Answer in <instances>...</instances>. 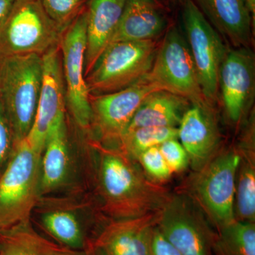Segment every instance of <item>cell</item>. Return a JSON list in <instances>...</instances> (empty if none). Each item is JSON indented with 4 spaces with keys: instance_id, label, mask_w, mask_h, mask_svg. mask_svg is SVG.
<instances>
[{
    "instance_id": "obj_1",
    "label": "cell",
    "mask_w": 255,
    "mask_h": 255,
    "mask_svg": "<svg viewBox=\"0 0 255 255\" xmlns=\"http://www.w3.org/2000/svg\"><path fill=\"white\" fill-rule=\"evenodd\" d=\"M87 191L108 220L135 219L162 209L170 194L119 147L88 142Z\"/></svg>"
},
{
    "instance_id": "obj_2",
    "label": "cell",
    "mask_w": 255,
    "mask_h": 255,
    "mask_svg": "<svg viewBox=\"0 0 255 255\" xmlns=\"http://www.w3.org/2000/svg\"><path fill=\"white\" fill-rule=\"evenodd\" d=\"M105 220L89 192L42 196L31 216L50 240L73 251H85Z\"/></svg>"
},
{
    "instance_id": "obj_3",
    "label": "cell",
    "mask_w": 255,
    "mask_h": 255,
    "mask_svg": "<svg viewBox=\"0 0 255 255\" xmlns=\"http://www.w3.org/2000/svg\"><path fill=\"white\" fill-rule=\"evenodd\" d=\"M43 80L41 55L0 57V101L16 142L27 137L39 100Z\"/></svg>"
},
{
    "instance_id": "obj_4",
    "label": "cell",
    "mask_w": 255,
    "mask_h": 255,
    "mask_svg": "<svg viewBox=\"0 0 255 255\" xmlns=\"http://www.w3.org/2000/svg\"><path fill=\"white\" fill-rule=\"evenodd\" d=\"M41 157L26 137L15 144L0 175V231L31 220L41 197Z\"/></svg>"
},
{
    "instance_id": "obj_5",
    "label": "cell",
    "mask_w": 255,
    "mask_h": 255,
    "mask_svg": "<svg viewBox=\"0 0 255 255\" xmlns=\"http://www.w3.org/2000/svg\"><path fill=\"white\" fill-rule=\"evenodd\" d=\"M158 46L157 39L111 43L85 77L90 95L121 91L145 78Z\"/></svg>"
},
{
    "instance_id": "obj_6",
    "label": "cell",
    "mask_w": 255,
    "mask_h": 255,
    "mask_svg": "<svg viewBox=\"0 0 255 255\" xmlns=\"http://www.w3.org/2000/svg\"><path fill=\"white\" fill-rule=\"evenodd\" d=\"M63 33L38 0H15L0 25V57L42 56L60 46Z\"/></svg>"
},
{
    "instance_id": "obj_7",
    "label": "cell",
    "mask_w": 255,
    "mask_h": 255,
    "mask_svg": "<svg viewBox=\"0 0 255 255\" xmlns=\"http://www.w3.org/2000/svg\"><path fill=\"white\" fill-rule=\"evenodd\" d=\"M88 144L75 150L66 115L50 132L41 157V196L87 192Z\"/></svg>"
},
{
    "instance_id": "obj_8",
    "label": "cell",
    "mask_w": 255,
    "mask_h": 255,
    "mask_svg": "<svg viewBox=\"0 0 255 255\" xmlns=\"http://www.w3.org/2000/svg\"><path fill=\"white\" fill-rule=\"evenodd\" d=\"M241 161L238 151L228 150L215 156L193 179L191 198L217 230L236 220L235 195Z\"/></svg>"
},
{
    "instance_id": "obj_9",
    "label": "cell",
    "mask_w": 255,
    "mask_h": 255,
    "mask_svg": "<svg viewBox=\"0 0 255 255\" xmlns=\"http://www.w3.org/2000/svg\"><path fill=\"white\" fill-rule=\"evenodd\" d=\"M145 78L159 90L180 96L191 105H209L201 91L187 41L175 26L167 30L159 43L152 68Z\"/></svg>"
},
{
    "instance_id": "obj_10",
    "label": "cell",
    "mask_w": 255,
    "mask_h": 255,
    "mask_svg": "<svg viewBox=\"0 0 255 255\" xmlns=\"http://www.w3.org/2000/svg\"><path fill=\"white\" fill-rule=\"evenodd\" d=\"M156 226L182 255H213L216 233L189 196L169 195L159 210Z\"/></svg>"
},
{
    "instance_id": "obj_11",
    "label": "cell",
    "mask_w": 255,
    "mask_h": 255,
    "mask_svg": "<svg viewBox=\"0 0 255 255\" xmlns=\"http://www.w3.org/2000/svg\"><path fill=\"white\" fill-rule=\"evenodd\" d=\"M182 19L185 39L195 65L201 91L211 105L217 99L220 68L227 48L222 37L193 0L183 1Z\"/></svg>"
},
{
    "instance_id": "obj_12",
    "label": "cell",
    "mask_w": 255,
    "mask_h": 255,
    "mask_svg": "<svg viewBox=\"0 0 255 255\" xmlns=\"http://www.w3.org/2000/svg\"><path fill=\"white\" fill-rule=\"evenodd\" d=\"M86 45L87 7L64 31L60 45L65 101L74 122L85 132L90 131L92 118L84 71Z\"/></svg>"
},
{
    "instance_id": "obj_13",
    "label": "cell",
    "mask_w": 255,
    "mask_h": 255,
    "mask_svg": "<svg viewBox=\"0 0 255 255\" xmlns=\"http://www.w3.org/2000/svg\"><path fill=\"white\" fill-rule=\"evenodd\" d=\"M145 78L121 91L90 95L92 140L102 145L117 146L134 114L150 94L158 91Z\"/></svg>"
},
{
    "instance_id": "obj_14",
    "label": "cell",
    "mask_w": 255,
    "mask_h": 255,
    "mask_svg": "<svg viewBox=\"0 0 255 255\" xmlns=\"http://www.w3.org/2000/svg\"><path fill=\"white\" fill-rule=\"evenodd\" d=\"M158 212L135 219H106L85 251L89 255H153L152 238Z\"/></svg>"
},
{
    "instance_id": "obj_15",
    "label": "cell",
    "mask_w": 255,
    "mask_h": 255,
    "mask_svg": "<svg viewBox=\"0 0 255 255\" xmlns=\"http://www.w3.org/2000/svg\"><path fill=\"white\" fill-rule=\"evenodd\" d=\"M43 80L34 122L28 142L42 154L47 139L55 124L65 114V86L60 46L42 55Z\"/></svg>"
},
{
    "instance_id": "obj_16",
    "label": "cell",
    "mask_w": 255,
    "mask_h": 255,
    "mask_svg": "<svg viewBox=\"0 0 255 255\" xmlns=\"http://www.w3.org/2000/svg\"><path fill=\"white\" fill-rule=\"evenodd\" d=\"M255 58L249 48L228 50L221 64L219 89L228 118L237 124L249 105L255 92Z\"/></svg>"
},
{
    "instance_id": "obj_17",
    "label": "cell",
    "mask_w": 255,
    "mask_h": 255,
    "mask_svg": "<svg viewBox=\"0 0 255 255\" xmlns=\"http://www.w3.org/2000/svg\"><path fill=\"white\" fill-rule=\"evenodd\" d=\"M178 126L177 139L187 151L191 164L198 171L214 158L221 134L209 105H191Z\"/></svg>"
},
{
    "instance_id": "obj_18",
    "label": "cell",
    "mask_w": 255,
    "mask_h": 255,
    "mask_svg": "<svg viewBox=\"0 0 255 255\" xmlns=\"http://www.w3.org/2000/svg\"><path fill=\"white\" fill-rule=\"evenodd\" d=\"M206 19L231 46L249 48L255 19L246 0H193Z\"/></svg>"
},
{
    "instance_id": "obj_19",
    "label": "cell",
    "mask_w": 255,
    "mask_h": 255,
    "mask_svg": "<svg viewBox=\"0 0 255 255\" xmlns=\"http://www.w3.org/2000/svg\"><path fill=\"white\" fill-rule=\"evenodd\" d=\"M126 0H89L84 71L86 77L110 44L122 17Z\"/></svg>"
},
{
    "instance_id": "obj_20",
    "label": "cell",
    "mask_w": 255,
    "mask_h": 255,
    "mask_svg": "<svg viewBox=\"0 0 255 255\" xmlns=\"http://www.w3.org/2000/svg\"><path fill=\"white\" fill-rule=\"evenodd\" d=\"M162 6L157 0H126L122 17L110 44L157 39L167 27Z\"/></svg>"
},
{
    "instance_id": "obj_21",
    "label": "cell",
    "mask_w": 255,
    "mask_h": 255,
    "mask_svg": "<svg viewBox=\"0 0 255 255\" xmlns=\"http://www.w3.org/2000/svg\"><path fill=\"white\" fill-rule=\"evenodd\" d=\"M191 105L186 99L169 92H152L134 114L124 133L142 127H177Z\"/></svg>"
},
{
    "instance_id": "obj_22",
    "label": "cell",
    "mask_w": 255,
    "mask_h": 255,
    "mask_svg": "<svg viewBox=\"0 0 255 255\" xmlns=\"http://www.w3.org/2000/svg\"><path fill=\"white\" fill-rule=\"evenodd\" d=\"M38 232L31 220L0 231V255H72Z\"/></svg>"
},
{
    "instance_id": "obj_23",
    "label": "cell",
    "mask_w": 255,
    "mask_h": 255,
    "mask_svg": "<svg viewBox=\"0 0 255 255\" xmlns=\"http://www.w3.org/2000/svg\"><path fill=\"white\" fill-rule=\"evenodd\" d=\"M215 255H255V223L235 220L216 233Z\"/></svg>"
},
{
    "instance_id": "obj_24",
    "label": "cell",
    "mask_w": 255,
    "mask_h": 255,
    "mask_svg": "<svg viewBox=\"0 0 255 255\" xmlns=\"http://www.w3.org/2000/svg\"><path fill=\"white\" fill-rule=\"evenodd\" d=\"M235 195V215L236 220L255 223V155L241 156L238 169Z\"/></svg>"
},
{
    "instance_id": "obj_25",
    "label": "cell",
    "mask_w": 255,
    "mask_h": 255,
    "mask_svg": "<svg viewBox=\"0 0 255 255\" xmlns=\"http://www.w3.org/2000/svg\"><path fill=\"white\" fill-rule=\"evenodd\" d=\"M177 127L139 128L124 133L117 147L137 160L144 151L158 147L170 139L177 138Z\"/></svg>"
},
{
    "instance_id": "obj_26",
    "label": "cell",
    "mask_w": 255,
    "mask_h": 255,
    "mask_svg": "<svg viewBox=\"0 0 255 255\" xmlns=\"http://www.w3.org/2000/svg\"><path fill=\"white\" fill-rule=\"evenodd\" d=\"M48 16L63 31L87 7L89 0H38Z\"/></svg>"
},
{
    "instance_id": "obj_27",
    "label": "cell",
    "mask_w": 255,
    "mask_h": 255,
    "mask_svg": "<svg viewBox=\"0 0 255 255\" xmlns=\"http://www.w3.org/2000/svg\"><path fill=\"white\" fill-rule=\"evenodd\" d=\"M137 161L145 173L155 181H164L170 178L172 172L166 162L158 147H151L144 151Z\"/></svg>"
},
{
    "instance_id": "obj_28",
    "label": "cell",
    "mask_w": 255,
    "mask_h": 255,
    "mask_svg": "<svg viewBox=\"0 0 255 255\" xmlns=\"http://www.w3.org/2000/svg\"><path fill=\"white\" fill-rule=\"evenodd\" d=\"M16 142L9 119L0 101V175L11 158Z\"/></svg>"
},
{
    "instance_id": "obj_29",
    "label": "cell",
    "mask_w": 255,
    "mask_h": 255,
    "mask_svg": "<svg viewBox=\"0 0 255 255\" xmlns=\"http://www.w3.org/2000/svg\"><path fill=\"white\" fill-rule=\"evenodd\" d=\"M158 147L172 172H182L189 166V158L187 151L177 138L167 140Z\"/></svg>"
},
{
    "instance_id": "obj_30",
    "label": "cell",
    "mask_w": 255,
    "mask_h": 255,
    "mask_svg": "<svg viewBox=\"0 0 255 255\" xmlns=\"http://www.w3.org/2000/svg\"><path fill=\"white\" fill-rule=\"evenodd\" d=\"M152 252L153 255H182L162 236L157 226L154 228L152 234Z\"/></svg>"
},
{
    "instance_id": "obj_31",
    "label": "cell",
    "mask_w": 255,
    "mask_h": 255,
    "mask_svg": "<svg viewBox=\"0 0 255 255\" xmlns=\"http://www.w3.org/2000/svg\"><path fill=\"white\" fill-rule=\"evenodd\" d=\"M15 0H0V25L9 13Z\"/></svg>"
},
{
    "instance_id": "obj_32",
    "label": "cell",
    "mask_w": 255,
    "mask_h": 255,
    "mask_svg": "<svg viewBox=\"0 0 255 255\" xmlns=\"http://www.w3.org/2000/svg\"><path fill=\"white\" fill-rule=\"evenodd\" d=\"M247 4L249 7L250 11H251L252 16L254 18L255 16V0H246Z\"/></svg>"
},
{
    "instance_id": "obj_33",
    "label": "cell",
    "mask_w": 255,
    "mask_h": 255,
    "mask_svg": "<svg viewBox=\"0 0 255 255\" xmlns=\"http://www.w3.org/2000/svg\"><path fill=\"white\" fill-rule=\"evenodd\" d=\"M161 4H165L166 6L167 5H174L175 4L177 1H184V0H157Z\"/></svg>"
},
{
    "instance_id": "obj_34",
    "label": "cell",
    "mask_w": 255,
    "mask_h": 255,
    "mask_svg": "<svg viewBox=\"0 0 255 255\" xmlns=\"http://www.w3.org/2000/svg\"><path fill=\"white\" fill-rule=\"evenodd\" d=\"M72 255H89L86 251H73Z\"/></svg>"
}]
</instances>
